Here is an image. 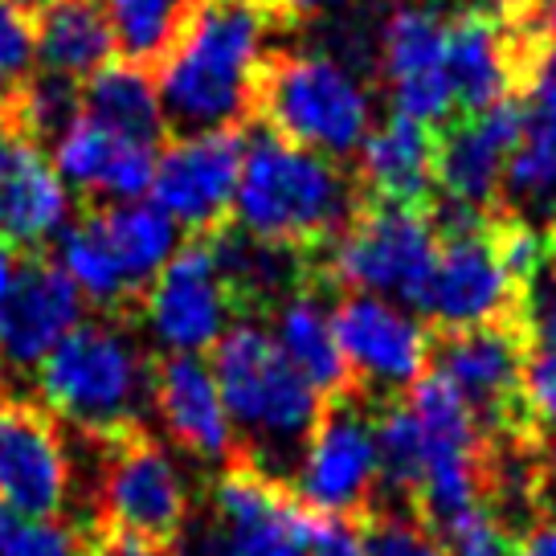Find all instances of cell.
Returning a JSON list of instances; mask_svg holds the SVG:
<instances>
[{"instance_id":"83f0119b","label":"cell","mask_w":556,"mask_h":556,"mask_svg":"<svg viewBox=\"0 0 556 556\" xmlns=\"http://www.w3.org/2000/svg\"><path fill=\"white\" fill-rule=\"evenodd\" d=\"M189 4L192 0H103L119 58L156 70L189 17Z\"/></svg>"},{"instance_id":"9a60e30c","label":"cell","mask_w":556,"mask_h":556,"mask_svg":"<svg viewBox=\"0 0 556 556\" xmlns=\"http://www.w3.org/2000/svg\"><path fill=\"white\" fill-rule=\"evenodd\" d=\"M74 495V458L58 417L29 401H0V504L25 516H62Z\"/></svg>"},{"instance_id":"5bb4252c","label":"cell","mask_w":556,"mask_h":556,"mask_svg":"<svg viewBox=\"0 0 556 556\" xmlns=\"http://www.w3.org/2000/svg\"><path fill=\"white\" fill-rule=\"evenodd\" d=\"M377 78L384 83L397 115L417 123L454 119V94L446 78V17L438 4L405 0L377 29Z\"/></svg>"},{"instance_id":"ab89813d","label":"cell","mask_w":556,"mask_h":556,"mask_svg":"<svg viewBox=\"0 0 556 556\" xmlns=\"http://www.w3.org/2000/svg\"><path fill=\"white\" fill-rule=\"evenodd\" d=\"M87 556H111V548H90Z\"/></svg>"},{"instance_id":"d6a6232c","label":"cell","mask_w":556,"mask_h":556,"mask_svg":"<svg viewBox=\"0 0 556 556\" xmlns=\"http://www.w3.org/2000/svg\"><path fill=\"white\" fill-rule=\"evenodd\" d=\"M528 331L532 352H556V262L548 258L528 291Z\"/></svg>"},{"instance_id":"ac0fdd59","label":"cell","mask_w":556,"mask_h":556,"mask_svg":"<svg viewBox=\"0 0 556 556\" xmlns=\"http://www.w3.org/2000/svg\"><path fill=\"white\" fill-rule=\"evenodd\" d=\"M87 319V299L74 278L46 254H29L0 315V365L37 368Z\"/></svg>"},{"instance_id":"44dd1931","label":"cell","mask_w":556,"mask_h":556,"mask_svg":"<svg viewBox=\"0 0 556 556\" xmlns=\"http://www.w3.org/2000/svg\"><path fill=\"white\" fill-rule=\"evenodd\" d=\"M352 168L372 201L430 213L438 197V127L393 115L368 131Z\"/></svg>"},{"instance_id":"836d02e7","label":"cell","mask_w":556,"mask_h":556,"mask_svg":"<svg viewBox=\"0 0 556 556\" xmlns=\"http://www.w3.org/2000/svg\"><path fill=\"white\" fill-rule=\"evenodd\" d=\"M312 556H368L365 544H361V532L352 520H336V516H319L315 511L312 523V544H307Z\"/></svg>"},{"instance_id":"7a4b0ae2","label":"cell","mask_w":556,"mask_h":556,"mask_svg":"<svg viewBox=\"0 0 556 556\" xmlns=\"http://www.w3.org/2000/svg\"><path fill=\"white\" fill-rule=\"evenodd\" d=\"M208 368L233 417L242 463L291 486L328 397L287 361L266 319H233L208 348Z\"/></svg>"},{"instance_id":"5b68a950","label":"cell","mask_w":556,"mask_h":556,"mask_svg":"<svg viewBox=\"0 0 556 556\" xmlns=\"http://www.w3.org/2000/svg\"><path fill=\"white\" fill-rule=\"evenodd\" d=\"M254 123L287 143L352 164L372 131V103L365 83L328 53L270 50L258 74Z\"/></svg>"},{"instance_id":"8992f818","label":"cell","mask_w":556,"mask_h":556,"mask_svg":"<svg viewBox=\"0 0 556 556\" xmlns=\"http://www.w3.org/2000/svg\"><path fill=\"white\" fill-rule=\"evenodd\" d=\"M438 266V233L430 213L365 197L352 226L328 250V275L340 291L389 295L409 312H426Z\"/></svg>"},{"instance_id":"f546056e","label":"cell","mask_w":556,"mask_h":556,"mask_svg":"<svg viewBox=\"0 0 556 556\" xmlns=\"http://www.w3.org/2000/svg\"><path fill=\"white\" fill-rule=\"evenodd\" d=\"M356 532L368 556H451L446 540L414 507H368Z\"/></svg>"},{"instance_id":"e0dca14e","label":"cell","mask_w":556,"mask_h":556,"mask_svg":"<svg viewBox=\"0 0 556 556\" xmlns=\"http://www.w3.org/2000/svg\"><path fill=\"white\" fill-rule=\"evenodd\" d=\"M528 119V103L507 94L475 115H454L438 127V192L470 208L495 213L507 160L516 152Z\"/></svg>"},{"instance_id":"d590c367","label":"cell","mask_w":556,"mask_h":556,"mask_svg":"<svg viewBox=\"0 0 556 556\" xmlns=\"http://www.w3.org/2000/svg\"><path fill=\"white\" fill-rule=\"evenodd\" d=\"M516 556H556V516H540V520L516 540Z\"/></svg>"},{"instance_id":"484cf974","label":"cell","mask_w":556,"mask_h":556,"mask_svg":"<svg viewBox=\"0 0 556 556\" xmlns=\"http://www.w3.org/2000/svg\"><path fill=\"white\" fill-rule=\"evenodd\" d=\"M500 208L532 222L536 229H548L556 217V94L528 103L523 136L507 160Z\"/></svg>"},{"instance_id":"ba28073f","label":"cell","mask_w":556,"mask_h":556,"mask_svg":"<svg viewBox=\"0 0 556 556\" xmlns=\"http://www.w3.org/2000/svg\"><path fill=\"white\" fill-rule=\"evenodd\" d=\"M532 361L528 319L479 328H430V368L463 393L479 434H536L523 409V368Z\"/></svg>"},{"instance_id":"ffe728a7","label":"cell","mask_w":556,"mask_h":556,"mask_svg":"<svg viewBox=\"0 0 556 556\" xmlns=\"http://www.w3.org/2000/svg\"><path fill=\"white\" fill-rule=\"evenodd\" d=\"M528 29V25H523ZM486 9H458L446 21V78L454 111L475 115L520 90V34Z\"/></svg>"},{"instance_id":"4fadbf2b","label":"cell","mask_w":556,"mask_h":556,"mask_svg":"<svg viewBox=\"0 0 556 556\" xmlns=\"http://www.w3.org/2000/svg\"><path fill=\"white\" fill-rule=\"evenodd\" d=\"M245 131H205V136L168 139L156 160L152 197L156 205L189 233H213L233 217L238 180H242Z\"/></svg>"},{"instance_id":"7402d4cb","label":"cell","mask_w":556,"mask_h":556,"mask_svg":"<svg viewBox=\"0 0 556 556\" xmlns=\"http://www.w3.org/2000/svg\"><path fill=\"white\" fill-rule=\"evenodd\" d=\"M160 152L152 143H136L90 115H78L70 131L53 143V168L66 176L74 189L87 197H111V201H136L152 189Z\"/></svg>"},{"instance_id":"8fae6325","label":"cell","mask_w":556,"mask_h":556,"mask_svg":"<svg viewBox=\"0 0 556 556\" xmlns=\"http://www.w3.org/2000/svg\"><path fill=\"white\" fill-rule=\"evenodd\" d=\"M139 312H143L148 336L164 352L201 356L226 336V328L238 319V307L229 299V287L213 262L205 233H189V242L176 245L168 266L143 291Z\"/></svg>"},{"instance_id":"1f68e13d","label":"cell","mask_w":556,"mask_h":556,"mask_svg":"<svg viewBox=\"0 0 556 556\" xmlns=\"http://www.w3.org/2000/svg\"><path fill=\"white\" fill-rule=\"evenodd\" d=\"M523 409L536 438L556 442V352H532L523 368Z\"/></svg>"},{"instance_id":"52a82bcc","label":"cell","mask_w":556,"mask_h":556,"mask_svg":"<svg viewBox=\"0 0 556 556\" xmlns=\"http://www.w3.org/2000/svg\"><path fill=\"white\" fill-rule=\"evenodd\" d=\"M99 511L111 540L173 548L192 520V486L173 442L131 430L106 442Z\"/></svg>"},{"instance_id":"603a6c76","label":"cell","mask_w":556,"mask_h":556,"mask_svg":"<svg viewBox=\"0 0 556 556\" xmlns=\"http://www.w3.org/2000/svg\"><path fill=\"white\" fill-rule=\"evenodd\" d=\"M331 295L336 291H328V287H303V291L287 295L270 312V331H275L278 348L287 352V361L324 397L356 389L352 372H348L344 352H340V340H336V328H331V307H328Z\"/></svg>"},{"instance_id":"cb8c5ba5","label":"cell","mask_w":556,"mask_h":556,"mask_svg":"<svg viewBox=\"0 0 556 556\" xmlns=\"http://www.w3.org/2000/svg\"><path fill=\"white\" fill-rule=\"evenodd\" d=\"M83 115L103 123L115 136L136 139V143L160 148L168 139L156 94V70L127 62L119 53L83 78Z\"/></svg>"},{"instance_id":"2e32d148","label":"cell","mask_w":556,"mask_h":556,"mask_svg":"<svg viewBox=\"0 0 556 556\" xmlns=\"http://www.w3.org/2000/svg\"><path fill=\"white\" fill-rule=\"evenodd\" d=\"M152 414L160 417L168 442L192 463L217 470L242 463L233 417L205 356H192V352L160 356L152 372Z\"/></svg>"},{"instance_id":"30bf717a","label":"cell","mask_w":556,"mask_h":556,"mask_svg":"<svg viewBox=\"0 0 556 556\" xmlns=\"http://www.w3.org/2000/svg\"><path fill=\"white\" fill-rule=\"evenodd\" d=\"M500 213V208H495ZM495 213L483 226L438 238V266L421 324L426 328H479V324H504L528 319V282L507 266L500 238H495Z\"/></svg>"},{"instance_id":"60d3db41","label":"cell","mask_w":556,"mask_h":556,"mask_svg":"<svg viewBox=\"0 0 556 556\" xmlns=\"http://www.w3.org/2000/svg\"><path fill=\"white\" fill-rule=\"evenodd\" d=\"M540 4H544V9H548V4H556V0H540Z\"/></svg>"},{"instance_id":"277c9868","label":"cell","mask_w":556,"mask_h":556,"mask_svg":"<svg viewBox=\"0 0 556 556\" xmlns=\"http://www.w3.org/2000/svg\"><path fill=\"white\" fill-rule=\"evenodd\" d=\"M152 372L156 361L115 315L83 319L34 368L41 409L103 442L143 430V417L152 414Z\"/></svg>"},{"instance_id":"f35d334b","label":"cell","mask_w":556,"mask_h":556,"mask_svg":"<svg viewBox=\"0 0 556 556\" xmlns=\"http://www.w3.org/2000/svg\"><path fill=\"white\" fill-rule=\"evenodd\" d=\"M544 242H548V258L556 262V217L548 222V229H544Z\"/></svg>"},{"instance_id":"6da1fadb","label":"cell","mask_w":556,"mask_h":556,"mask_svg":"<svg viewBox=\"0 0 556 556\" xmlns=\"http://www.w3.org/2000/svg\"><path fill=\"white\" fill-rule=\"evenodd\" d=\"M295 34L270 0H192L189 17L156 62L168 139L254 127L266 41Z\"/></svg>"},{"instance_id":"e575fe53","label":"cell","mask_w":556,"mask_h":556,"mask_svg":"<svg viewBox=\"0 0 556 556\" xmlns=\"http://www.w3.org/2000/svg\"><path fill=\"white\" fill-rule=\"evenodd\" d=\"M168 556H238V548L229 544V536L208 520V511H205V516H192V520L185 523V532L176 536Z\"/></svg>"},{"instance_id":"74e56055","label":"cell","mask_w":556,"mask_h":556,"mask_svg":"<svg viewBox=\"0 0 556 556\" xmlns=\"http://www.w3.org/2000/svg\"><path fill=\"white\" fill-rule=\"evenodd\" d=\"M111 556H168V548H148V544H131V540H111Z\"/></svg>"},{"instance_id":"3957f363","label":"cell","mask_w":556,"mask_h":556,"mask_svg":"<svg viewBox=\"0 0 556 556\" xmlns=\"http://www.w3.org/2000/svg\"><path fill=\"white\" fill-rule=\"evenodd\" d=\"M361 205L365 185L344 160L287 143L266 127H258L245 143L233 201V222L245 233L303 254H324L340 242Z\"/></svg>"},{"instance_id":"f1b7e54d","label":"cell","mask_w":556,"mask_h":556,"mask_svg":"<svg viewBox=\"0 0 556 556\" xmlns=\"http://www.w3.org/2000/svg\"><path fill=\"white\" fill-rule=\"evenodd\" d=\"M94 544L66 516H25L0 504V556H87Z\"/></svg>"},{"instance_id":"7c38bea8","label":"cell","mask_w":556,"mask_h":556,"mask_svg":"<svg viewBox=\"0 0 556 556\" xmlns=\"http://www.w3.org/2000/svg\"><path fill=\"white\" fill-rule=\"evenodd\" d=\"M331 328L348 372L372 401L405 397L430 368V328L377 295H352L331 307Z\"/></svg>"},{"instance_id":"4dcf8cb0","label":"cell","mask_w":556,"mask_h":556,"mask_svg":"<svg viewBox=\"0 0 556 556\" xmlns=\"http://www.w3.org/2000/svg\"><path fill=\"white\" fill-rule=\"evenodd\" d=\"M34 58H37L34 17L21 13L17 4L0 0V99L34 74Z\"/></svg>"},{"instance_id":"8d00e7d4","label":"cell","mask_w":556,"mask_h":556,"mask_svg":"<svg viewBox=\"0 0 556 556\" xmlns=\"http://www.w3.org/2000/svg\"><path fill=\"white\" fill-rule=\"evenodd\" d=\"M17 250H9V245H0V315H4V303L13 295V287H17Z\"/></svg>"},{"instance_id":"4316f807","label":"cell","mask_w":556,"mask_h":556,"mask_svg":"<svg viewBox=\"0 0 556 556\" xmlns=\"http://www.w3.org/2000/svg\"><path fill=\"white\" fill-rule=\"evenodd\" d=\"M34 34L41 66L70 78H87L119 53L103 0H46Z\"/></svg>"},{"instance_id":"d6986e66","label":"cell","mask_w":556,"mask_h":556,"mask_svg":"<svg viewBox=\"0 0 556 556\" xmlns=\"http://www.w3.org/2000/svg\"><path fill=\"white\" fill-rule=\"evenodd\" d=\"M70 197L46 148L0 115V245L29 254L66 229Z\"/></svg>"},{"instance_id":"9c48e42d","label":"cell","mask_w":556,"mask_h":556,"mask_svg":"<svg viewBox=\"0 0 556 556\" xmlns=\"http://www.w3.org/2000/svg\"><path fill=\"white\" fill-rule=\"evenodd\" d=\"M377 405L361 389L324 401L291 491L319 516L361 520L377 495Z\"/></svg>"},{"instance_id":"d4e9b609","label":"cell","mask_w":556,"mask_h":556,"mask_svg":"<svg viewBox=\"0 0 556 556\" xmlns=\"http://www.w3.org/2000/svg\"><path fill=\"white\" fill-rule=\"evenodd\" d=\"M87 213L103 233L106 250L119 262L136 303H143V291L152 287V278L168 266L180 245V226L160 205H139V201L87 205Z\"/></svg>"}]
</instances>
